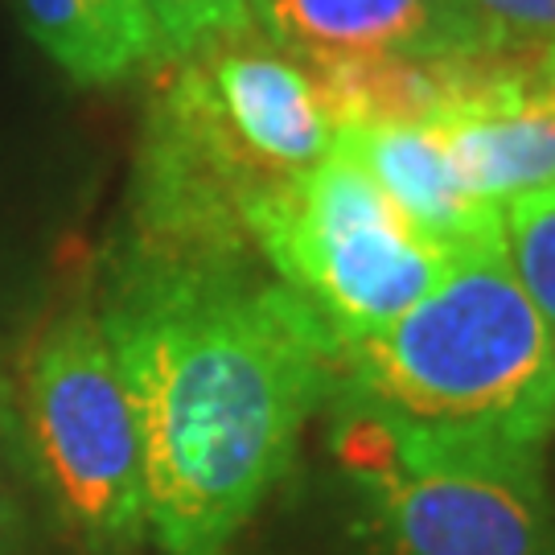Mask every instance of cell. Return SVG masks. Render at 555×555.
Instances as JSON below:
<instances>
[{
	"mask_svg": "<svg viewBox=\"0 0 555 555\" xmlns=\"http://www.w3.org/2000/svg\"><path fill=\"white\" fill-rule=\"evenodd\" d=\"M502 259L555 334V185L502 206Z\"/></svg>",
	"mask_w": 555,
	"mask_h": 555,
	"instance_id": "cell-11",
	"label": "cell"
},
{
	"mask_svg": "<svg viewBox=\"0 0 555 555\" xmlns=\"http://www.w3.org/2000/svg\"><path fill=\"white\" fill-rule=\"evenodd\" d=\"M247 21V0H173L169 17L157 29V62L178 59L190 46H198L210 34L243 29Z\"/></svg>",
	"mask_w": 555,
	"mask_h": 555,
	"instance_id": "cell-13",
	"label": "cell"
},
{
	"mask_svg": "<svg viewBox=\"0 0 555 555\" xmlns=\"http://www.w3.org/2000/svg\"><path fill=\"white\" fill-rule=\"evenodd\" d=\"M38 469L66 522L100 555L149 535L144 437L103 318L70 313L38 337L21 371Z\"/></svg>",
	"mask_w": 555,
	"mask_h": 555,
	"instance_id": "cell-6",
	"label": "cell"
},
{
	"mask_svg": "<svg viewBox=\"0 0 555 555\" xmlns=\"http://www.w3.org/2000/svg\"><path fill=\"white\" fill-rule=\"evenodd\" d=\"M547 449H555V428H552V440H547Z\"/></svg>",
	"mask_w": 555,
	"mask_h": 555,
	"instance_id": "cell-16",
	"label": "cell"
},
{
	"mask_svg": "<svg viewBox=\"0 0 555 555\" xmlns=\"http://www.w3.org/2000/svg\"><path fill=\"white\" fill-rule=\"evenodd\" d=\"M330 399L416 449L543 456L555 334L502 251L461 256L408 313L341 346Z\"/></svg>",
	"mask_w": 555,
	"mask_h": 555,
	"instance_id": "cell-3",
	"label": "cell"
},
{
	"mask_svg": "<svg viewBox=\"0 0 555 555\" xmlns=\"http://www.w3.org/2000/svg\"><path fill=\"white\" fill-rule=\"evenodd\" d=\"M334 144L375 181L403 222L453 256L502 251V206L465 185L449 144L424 124H350Z\"/></svg>",
	"mask_w": 555,
	"mask_h": 555,
	"instance_id": "cell-8",
	"label": "cell"
},
{
	"mask_svg": "<svg viewBox=\"0 0 555 555\" xmlns=\"http://www.w3.org/2000/svg\"><path fill=\"white\" fill-rule=\"evenodd\" d=\"M465 185L490 206L555 185V91L535 59L474 54L449 112L433 124Z\"/></svg>",
	"mask_w": 555,
	"mask_h": 555,
	"instance_id": "cell-7",
	"label": "cell"
},
{
	"mask_svg": "<svg viewBox=\"0 0 555 555\" xmlns=\"http://www.w3.org/2000/svg\"><path fill=\"white\" fill-rule=\"evenodd\" d=\"M334 149V119L305 62L256 25L165 59L137 157L140 259H238L247 215Z\"/></svg>",
	"mask_w": 555,
	"mask_h": 555,
	"instance_id": "cell-2",
	"label": "cell"
},
{
	"mask_svg": "<svg viewBox=\"0 0 555 555\" xmlns=\"http://www.w3.org/2000/svg\"><path fill=\"white\" fill-rule=\"evenodd\" d=\"M21 21L50 62L87 87L157 62L149 0H21Z\"/></svg>",
	"mask_w": 555,
	"mask_h": 555,
	"instance_id": "cell-10",
	"label": "cell"
},
{
	"mask_svg": "<svg viewBox=\"0 0 555 555\" xmlns=\"http://www.w3.org/2000/svg\"><path fill=\"white\" fill-rule=\"evenodd\" d=\"M169 4H173V0H149V13H153V25H157V29H160V21L169 17Z\"/></svg>",
	"mask_w": 555,
	"mask_h": 555,
	"instance_id": "cell-15",
	"label": "cell"
},
{
	"mask_svg": "<svg viewBox=\"0 0 555 555\" xmlns=\"http://www.w3.org/2000/svg\"><path fill=\"white\" fill-rule=\"evenodd\" d=\"M103 325L137 399L149 535L227 555L334 396L341 346L247 256L140 259Z\"/></svg>",
	"mask_w": 555,
	"mask_h": 555,
	"instance_id": "cell-1",
	"label": "cell"
},
{
	"mask_svg": "<svg viewBox=\"0 0 555 555\" xmlns=\"http://www.w3.org/2000/svg\"><path fill=\"white\" fill-rule=\"evenodd\" d=\"M535 66H539V79H543L555 91V41L547 46V50H543V54H535Z\"/></svg>",
	"mask_w": 555,
	"mask_h": 555,
	"instance_id": "cell-14",
	"label": "cell"
},
{
	"mask_svg": "<svg viewBox=\"0 0 555 555\" xmlns=\"http://www.w3.org/2000/svg\"><path fill=\"white\" fill-rule=\"evenodd\" d=\"M481 54L535 59L555 41V0H465Z\"/></svg>",
	"mask_w": 555,
	"mask_h": 555,
	"instance_id": "cell-12",
	"label": "cell"
},
{
	"mask_svg": "<svg viewBox=\"0 0 555 555\" xmlns=\"http://www.w3.org/2000/svg\"><path fill=\"white\" fill-rule=\"evenodd\" d=\"M247 21L293 59L313 54H481L465 0H247Z\"/></svg>",
	"mask_w": 555,
	"mask_h": 555,
	"instance_id": "cell-9",
	"label": "cell"
},
{
	"mask_svg": "<svg viewBox=\"0 0 555 555\" xmlns=\"http://www.w3.org/2000/svg\"><path fill=\"white\" fill-rule=\"evenodd\" d=\"M247 235L337 346L408 313L461 259L420 238L337 144L251 206Z\"/></svg>",
	"mask_w": 555,
	"mask_h": 555,
	"instance_id": "cell-4",
	"label": "cell"
},
{
	"mask_svg": "<svg viewBox=\"0 0 555 555\" xmlns=\"http://www.w3.org/2000/svg\"><path fill=\"white\" fill-rule=\"evenodd\" d=\"M337 456L383 555H555L543 456L416 449L350 408Z\"/></svg>",
	"mask_w": 555,
	"mask_h": 555,
	"instance_id": "cell-5",
	"label": "cell"
}]
</instances>
